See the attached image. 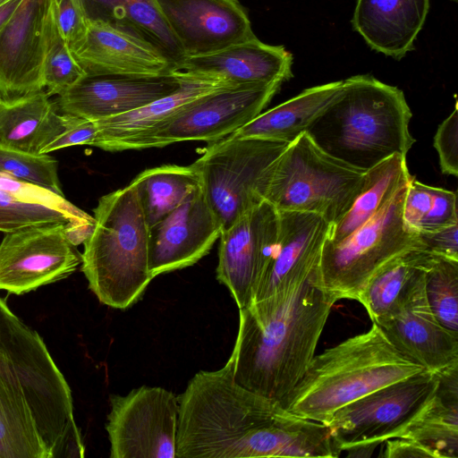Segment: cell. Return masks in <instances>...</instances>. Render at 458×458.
<instances>
[{"instance_id": "1", "label": "cell", "mask_w": 458, "mask_h": 458, "mask_svg": "<svg viewBox=\"0 0 458 458\" xmlns=\"http://www.w3.org/2000/svg\"><path fill=\"white\" fill-rule=\"evenodd\" d=\"M175 458L303 457L310 423L234 379L231 361L197 372L178 396Z\"/></svg>"}, {"instance_id": "2", "label": "cell", "mask_w": 458, "mask_h": 458, "mask_svg": "<svg viewBox=\"0 0 458 458\" xmlns=\"http://www.w3.org/2000/svg\"><path fill=\"white\" fill-rule=\"evenodd\" d=\"M71 388L22 320L0 334V458H81Z\"/></svg>"}, {"instance_id": "3", "label": "cell", "mask_w": 458, "mask_h": 458, "mask_svg": "<svg viewBox=\"0 0 458 458\" xmlns=\"http://www.w3.org/2000/svg\"><path fill=\"white\" fill-rule=\"evenodd\" d=\"M336 300L322 287L318 267L265 318L239 310L229 357L237 383L281 403L308 369Z\"/></svg>"}, {"instance_id": "4", "label": "cell", "mask_w": 458, "mask_h": 458, "mask_svg": "<svg viewBox=\"0 0 458 458\" xmlns=\"http://www.w3.org/2000/svg\"><path fill=\"white\" fill-rule=\"evenodd\" d=\"M411 118L401 89L371 75H355L343 81L306 133L327 154L367 171L394 155L406 157L415 142Z\"/></svg>"}, {"instance_id": "5", "label": "cell", "mask_w": 458, "mask_h": 458, "mask_svg": "<svg viewBox=\"0 0 458 458\" xmlns=\"http://www.w3.org/2000/svg\"><path fill=\"white\" fill-rule=\"evenodd\" d=\"M423 370L373 323L367 332L314 355L280 404L296 416L326 424L346 404Z\"/></svg>"}, {"instance_id": "6", "label": "cell", "mask_w": 458, "mask_h": 458, "mask_svg": "<svg viewBox=\"0 0 458 458\" xmlns=\"http://www.w3.org/2000/svg\"><path fill=\"white\" fill-rule=\"evenodd\" d=\"M93 211L81 271L102 304L128 309L154 279L148 270L149 226L135 188L129 183L102 196Z\"/></svg>"}, {"instance_id": "7", "label": "cell", "mask_w": 458, "mask_h": 458, "mask_svg": "<svg viewBox=\"0 0 458 458\" xmlns=\"http://www.w3.org/2000/svg\"><path fill=\"white\" fill-rule=\"evenodd\" d=\"M365 173L322 150L305 132L278 158L266 200L278 211L314 213L333 225L352 207Z\"/></svg>"}, {"instance_id": "8", "label": "cell", "mask_w": 458, "mask_h": 458, "mask_svg": "<svg viewBox=\"0 0 458 458\" xmlns=\"http://www.w3.org/2000/svg\"><path fill=\"white\" fill-rule=\"evenodd\" d=\"M407 184L351 234L335 243L325 241L318 274L322 287L336 301H359L386 264L409 250H422L417 233L403 217Z\"/></svg>"}, {"instance_id": "9", "label": "cell", "mask_w": 458, "mask_h": 458, "mask_svg": "<svg viewBox=\"0 0 458 458\" xmlns=\"http://www.w3.org/2000/svg\"><path fill=\"white\" fill-rule=\"evenodd\" d=\"M289 144L228 135L209 143L192 163L222 231L266 199L275 165Z\"/></svg>"}, {"instance_id": "10", "label": "cell", "mask_w": 458, "mask_h": 458, "mask_svg": "<svg viewBox=\"0 0 458 458\" xmlns=\"http://www.w3.org/2000/svg\"><path fill=\"white\" fill-rule=\"evenodd\" d=\"M281 83L228 84L190 102L170 118L123 142L118 151L181 141L215 142L256 118Z\"/></svg>"}, {"instance_id": "11", "label": "cell", "mask_w": 458, "mask_h": 458, "mask_svg": "<svg viewBox=\"0 0 458 458\" xmlns=\"http://www.w3.org/2000/svg\"><path fill=\"white\" fill-rule=\"evenodd\" d=\"M437 373L423 370L377 389L336 411L326 423L342 452L369 457L396 436L434 394Z\"/></svg>"}, {"instance_id": "12", "label": "cell", "mask_w": 458, "mask_h": 458, "mask_svg": "<svg viewBox=\"0 0 458 458\" xmlns=\"http://www.w3.org/2000/svg\"><path fill=\"white\" fill-rule=\"evenodd\" d=\"M106 430L111 458H174L178 397L160 386H142L111 394Z\"/></svg>"}, {"instance_id": "13", "label": "cell", "mask_w": 458, "mask_h": 458, "mask_svg": "<svg viewBox=\"0 0 458 458\" xmlns=\"http://www.w3.org/2000/svg\"><path fill=\"white\" fill-rule=\"evenodd\" d=\"M278 212L276 250L245 308L257 321L267 317L294 286L318 267L330 229V224L314 213Z\"/></svg>"}, {"instance_id": "14", "label": "cell", "mask_w": 458, "mask_h": 458, "mask_svg": "<svg viewBox=\"0 0 458 458\" xmlns=\"http://www.w3.org/2000/svg\"><path fill=\"white\" fill-rule=\"evenodd\" d=\"M81 254L66 225L23 227L5 233L0 243V291L21 295L72 275Z\"/></svg>"}, {"instance_id": "15", "label": "cell", "mask_w": 458, "mask_h": 458, "mask_svg": "<svg viewBox=\"0 0 458 458\" xmlns=\"http://www.w3.org/2000/svg\"><path fill=\"white\" fill-rule=\"evenodd\" d=\"M278 233L279 212L266 199L221 232L216 279L228 288L239 310L249 306L252 289L274 254Z\"/></svg>"}, {"instance_id": "16", "label": "cell", "mask_w": 458, "mask_h": 458, "mask_svg": "<svg viewBox=\"0 0 458 458\" xmlns=\"http://www.w3.org/2000/svg\"><path fill=\"white\" fill-rule=\"evenodd\" d=\"M221 232V224L199 186L149 227V273L155 278L192 266L208 253Z\"/></svg>"}, {"instance_id": "17", "label": "cell", "mask_w": 458, "mask_h": 458, "mask_svg": "<svg viewBox=\"0 0 458 458\" xmlns=\"http://www.w3.org/2000/svg\"><path fill=\"white\" fill-rule=\"evenodd\" d=\"M52 1L23 0L0 30V95L4 100L44 89Z\"/></svg>"}, {"instance_id": "18", "label": "cell", "mask_w": 458, "mask_h": 458, "mask_svg": "<svg viewBox=\"0 0 458 458\" xmlns=\"http://www.w3.org/2000/svg\"><path fill=\"white\" fill-rule=\"evenodd\" d=\"M185 57L218 51L255 36L238 0H154Z\"/></svg>"}, {"instance_id": "19", "label": "cell", "mask_w": 458, "mask_h": 458, "mask_svg": "<svg viewBox=\"0 0 458 458\" xmlns=\"http://www.w3.org/2000/svg\"><path fill=\"white\" fill-rule=\"evenodd\" d=\"M182 80L180 71L158 76H85L59 95L55 105L61 114L98 121L170 95Z\"/></svg>"}, {"instance_id": "20", "label": "cell", "mask_w": 458, "mask_h": 458, "mask_svg": "<svg viewBox=\"0 0 458 458\" xmlns=\"http://www.w3.org/2000/svg\"><path fill=\"white\" fill-rule=\"evenodd\" d=\"M425 277L394 316L376 324L405 357L437 373L458 363V335L439 323L425 293Z\"/></svg>"}, {"instance_id": "21", "label": "cell", "mask_w": 458, "mask_h": 458, "mask_svg": "<svg viewBox=\"0 0 458 458\" xmlns=\"http://www.w3.org/2000/svg\"><path fill=\"white\" fill-rule=\"evenodd\" d=\"M73 55L86 76H158L174 66L157 47L116 24L89 20L86 38Z\"/></svg>"}, {"instance_id": "22", "label": "cell", "mask_w": 458, "mask_h": 458, "mask_svg": "<svg viewBox=\"0 0 458 458\" xmlns=\"http://www.w3.org/2000/svg\"><path fill=\"white\" fill-rule=\"evenodd\" d=\"M293 56L283 46L257 37L218 51L185 57L175 71L232 84L281 83L293 77Z\"/></svg>"}, {"instance_id": "23", "label": "cell", "mask_w": 458, "mask_h": 458, "mask_svg": "<svg viewBox=\"0 0 458 458\" xmlns=\"http://www.w3.org/2000/svg\"><path fill=\"white\" fill-rule=\"evenodd\" d=\"M429 0H357L353 29L374 50L395 59L413 49Z\"/></svg>"}, {"instance_id": "24", "label": "cell", "mask_w": 458, "mask_h": 458, "mask_svg": "<svg viewBox=\"0 0 458 458\" xmlns=\"http://www.w3.org/2000/svg\"><path fill=\"white\" fill-rule=\"evenodd\" d=\"M42 89L21 98L0 102V146L30 154L44 148L65 129L64 114H59Z\"/></svg>"}, {"instance_id": "25", "label": "cell", "mask_w": 458, "mask_h": 458, "mask_svg": "<svg viewBox=\"0 0 458 458\" xmlns=\"http://www.w3.org/2000/svg\"><path fill=\"white\" fill-rule=\"evenodd\" d=\"M180 88L142 107L97 122L98 133L92 146L118 151L131 138L173 116L192 100L225 85L221 80L183 72Z\"/></svg>"}, {"instance_id": "26", "label": "cell", "mask_w": 458, "mask_h": 458, "mask_svg": "<svg viewBox=\"0 0 458 458\" xmlns=\"http://www.w3.org/2000/svg\"><path fill=\"white\" fill-rule=\"evenodd\" d=\"M437 374L434 394L396 437L420 443L437 458H458V363Z\"/></svg>"}, {"instance_id": "27", "label": "cell", "mask_w": 458, "mask_h": 458, "mask_svg": "<svg viewBox=\"0 0 458 458\" xmlns=\"http://www.w3.org/2000/svg\"><path fill=\"white\" fill-rule=\"evenodd\" d=\"M342 87L343 81H338L306 89L293 98L259 114L230 135L291 143L306 132L337 97Z\"/></svg>"}, {"instance_id": "28", "label": "cell", "mask_w": 458, "mask_h": 458, "mask_svg": "<svg viewBox=\"0 0 458 458\" xmlns=\"http://www.w3.org/2000/svg\"><path fill=\"white\" fill-rule=\"evenodd\" d=\"M431 253L409 250L386 264L369 281L360 300L371 321L394 316L412 289L425 277Z\"/></svg>"}, {"instance_id": "29", "label": "cell", "mask_w": 458, "mask_h": 458, "mask_svg": "<svg viewBox=\"0 0 458 458\" xmlns=\"http://www.w3.org/2000/svg\"><path fill=\"white\" fill-rule=\"evenodd\" d=\"M411 175L406 157L394 155L365 173L362 187L348 212L330 225L327 242L335 243L371 218Z\"/></svg>"}, {"instance_id": "30", "label": "cell", "mask_w": 458, "mask_h": 458, "mask_svg": "<svg viewBox=\"0 0 458 458\" xmlns=\"http://www.w3.org/2000/svg\"><path fill=\"white\" fill-rule=\"evenodd\" d=\"M149 227L180 206L200 186L198 171L190 165H163L146 169L131 182Z\"/></svg>"}, {"instance_id": "31", "label": "cell", "mask_w": 458, "mask_h": 458, "mask_svg": "<svg viewBox=\"0 0 458 458\" xmlns=\"http://www.w3.org/2000/svg\"><path fill=\"white\" fill-rule=\"evenodd\" d=\"M405 225L416 233L458 224L456 193L411 177L403 207Z\"/></svg>"}, {"instance_id": "32", "label": "cell", "mask_w": 458, "mask_h": 458, "mask_svg": "<svg viewBox=\"0 0 458 458\" xmlns=\"http://www.w3.org/2000/svg\"><path fill=\"white\" fill-rule=\"evenodd\" d=\"M424 286L434 316L458 335V260L431 253Z\"/></svg>"}, {"instance_id": "33", "label": "cell", "mask_w": 458, "mask_h": 458, "mask_svg": "<svg viewBox=\"0 0 458 458\" xmlns=\"http://www.w3.org/2000/svg\"><path fill=\"white\" fill-rule=\"evenodd\" d=\"M85 76L62 35L53 0L47 21L43 72L45 91L49 97L59 96Z\"/></svg>"}, {"instance_id": "34", "label": "cell", "mask_w": 458, "mask_h": 458, "mask_svg": "<svg viewBox=\"0 0 458 458\" xmlns=\"http://www.w3.org/2000/svg\"><path fill=\"white\" fill-rule=\"evenodd\" d=\"M0 173L64 196L58 177V162L48 154H30L0 146Z\"/></svg>"}, {"instance_id": "35", "label": "cell", "mask_w": 458, "mask_h": 458, "mask_svg": "<svg viewBox=\"0 0 458 458\" xmlns=\"http://www.w3.org/2000/svg\"><path fill=\"white\" fill-rule=\"evenodd\" d=\"M51 224L66 225L68 238L74 245L73 227L67 216L47 206L22 201L0 187V232L7 233L27 226Z\"/></svg>"}, {"instance_id": "36", "label": "cell", "mask_w": 458, "mask_h": 458, "mask_svg": "<svg viewBox=\"0 0 458 458\" xmlns=\"http://www.w3.org/2000/svg\"><path fill=\"white\" fill-rule=\"evenodd\" d=\"M55 4L60 30L73 54L86 38L89 19L81 0H55Z\"/></svg>"}, {"instance_id": "37", "label": "cell", "mask_w": 458, "mask_h": 458, "mask_svg": "<svg viewBox=\"0 0 458 458\" xmlns=\"http://www.w3.org/2000/svg\"><path fill=\"white\" fill-rule=\"evenodd\" d=\"M441 172L458 175V109L455 102L453 112L438 126L434 137Z\"/></svg>"}, {"instance_id": "38", "label": "cell", "mask_w": 458, "mask_h": 458, "mask_svg": "<svg viewBox=\"0 0 458 458\" xmlns=\"http://www.w3.org/2000/svg\"><path fill=\"white\" fill-rule=\"evenodd\" d=\"M65 129L43 150V154L78 145L92 146L98 133L96 121L64 114Z\"/></svg>"}, {"instance_id": "39", "label": "cell", "mask_w": 458, "mask_h": 458, "mask_svg": "<svg viewBox=\"0 0 458 458\" xmlns=\"http://www.w3.org/2000/svg\"><path fill=\"white\" fill-rule=\"evenodd\" d=\"M417 235L423 250L458 260V224Z\"/></svg>"}, {"instance_id": "40", "label": "cell", "mask_w": 458, "mask_h": 458, "mask_svg": "<svg viewBox=\"0 0 458 458\" xmlns=\"http://www.w3.org/2000/svg\"><path fill=\"white\" fill-rule=\"evenodd\" d=\"M379 455L384 458H437L435 454L420 443L409 438L394 437L385 440Z\"/></svg>"}, {"instance_id": "41", "label": "cell", "mask_w": 458, "mask_h": 458, "mask_svg": "<svg viewBox=\"0 0 458 458\" xmlns=\"http://www.w3.org/2000/svg\"><path fill=\"white\" fill-rule=\"evenodd\" d=\"M89 20L117 24L126 0H81Z\"/></svg>"}, {"instance_id": "42", "label": "cell", "mask_w": 458, "mask_h": 458, "mask_svg": "<svg viewBox=\"0 0 458 458\" xmlns=\"http://www.w3.org/2000/svg\"><path fill=\"white\" fill-rule=\"evenodd\" d=\"M21 320L0 297V334L15 326Z\"/></svg>"}, {"instance_id": "43", "label": "cell", "mask_w": 458, "mask_h": 458, "mask_svg": "<svg viewBox=\"0 0 458 458\" xmlns=\"http://www.w3.org/2000/svg\"><path fill=\"white\" fill-rule=\"evenodd\" d=\"M23 0H4L0 4V30L12 17Z\"/></svg>"}, {"instance_id": "44", "label": "cell", "mask_w": 458, "mask_h": 458, "mask_svg": "<svg viewBox=\"0 0 458 458\" xmlns=\"http://www.w3.org/2000/svg\"><path fill=\"white\" fill-rule=\"evenodd\" d=\"M2 100H3V98H2V97H1V95H0V102H1Z\"/></svg>"}, {"instance_id": "45", "label": "cell", "mask_w": 458, "mask_h": 458, "mask_svg": "<svg viewBox=\"0 0 458 458\" xmlns=\"http://www.w3.org/2000/svg\"><path fill=\"white\" fill-rule=\"evenodd\" d=\"M4 0H0V4H2Z\"/></svg>"}, {"instance_id": "46", "label": "cell", "mask_w": 458, "mask_h": 458, "mask_svg": "<svg viewBox=\"0 0 458 458\" xmlns=\"http://www.w3.org/2000/svg\"><path fill=\"white\" fill-rule=\"evenodd\" d=\"M452 1H454V2H457L458 0H452Z\"/></svg>"}]
</instances>
